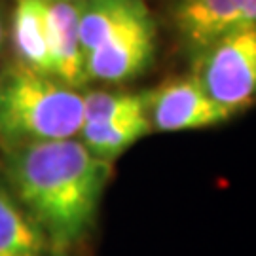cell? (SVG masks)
Instances as JSON below:
<instances>
[{
	"instance_id": "obj_1",
	"label": "cell",
	"mask_w": 256,
	"mask_h": 256,
	"mask_svg": "<svg viewBox=\"0 0 256 256\" xmlns=\"http://www.w3.org/2000/svg\"><path fill=\"white\" fill-rule=\"evenodd\" d=\"M112 162L92 154L80 138L8 148L4 180L42 230L48 247L64 252L92 232Z\"/></svg>"
},
{
	"instance_id": "obj_2",
	"label": "cell",
	"mask_w": 256,
	"mask_h": 256,
	"mask_svg": "<svg viewBox=\"0 0 256 256\" xmlns=\"http://www.w3.org/2000/svg\"><path fill=\"white\" fill-rule=\"evenodd\" d=\"M84 124V93L23 64L0 80V142L21 144L76 138Z\"/></svg>"
},
{
	"instance_id": "obj_3",
	"label": "cell",
	"mask_w": 256,
	"mask_h": 256,
	"mask_svg": "<svg viewBox=\"0 0 256 256\" xmlns=\"http://www.w3.org/2000/svg\"><path fill=\"white\" fill-rule=\"evenodd\" d=\"M192 74L232 116L256 104V25L230 30L194 54Z\"/></svg>"
},
{
	"instance_id": "obj_4",
	"label": "cell",
	"mask_w": 256,
	"mask_h": 256,
	"mask_svg": "<svg viewBox=\"0 0 256 256\" xmlns=\"http://www.w3.org/2000/svg\"><path fill=\"white\" fill-rule=\"evenodd\" d=\"M156 36V23L144 4L86 55L88 82L122 84L140 76L154 61Z\"/></svg>"
},
{
	"instance_id": "obj_5",
	"label": "cell",
	"mask_w": 256,
	"mask_h": 256,
	"mask_svg": "<svg viewBox=\"0 0 256 256\" xmlns=\"http://www.w3.org/2000/svg\"><path fill=\"white\" fill-rule=\"evenodd\" d=\"M150 128L162 133L216 128L232 118L228 110L212 101L194 74L165 80L146 92Z\"/></svg>"
},
{
	"instance_id": "obj_6",
	"label": "cell",
	"mask_w": 256,
	"mask_h": 256,
	"mask_svg": "<svg viewBox=\"0 0 256 256\" xmlns=\"http://www.w3.org/2000/svg\"><path fill=\"white\" fill-rule=\"evenodd\" d=\"M173 21L184 46L198 54L230 30L256 25V0H178Z\"/></svg>"
},
{
	"instance_id": "obj_7",
	"label": "cell",
	"mask_w": 256,
	"mask_h": 256,
	"mask_svg": "<svg viewBox=\"0 0 256 256\" xmlns=\"http://www.w3.org/2000/svg\"><path fill=\"white\" fill-rule=\"evenodd\" d=\"M78 16L80 2L74 4L64 0H46L52 76L70 88H80L88 82Z\"/></svg>"
},
{
	"instance_id": "obj_8",
	"label": "cell",
	"mask_w": 256,
	"mask_h": 256,
	"mask_svg": "<svg viewBox=\"0 0 256 256\" xmlns=\"http://www.w3.org/2000/svg\"><path fill=\"white\" fill-rule=\"evenodd\" d=\"M12 44L19 64L52 76L46 0H18L12 16Z\"/></svg>"
},
{
	"instance_id": "obj_9",
	"label": "cell",
	"mask_w": 256,
	"mask_h": 256,
	"mask_svg": "<svg viewBox=\"0 0 256 256\" xmlns=\"http://www.w3.org/2000/svg\"><path fill=\"white\" fill-rule=\"evenodd\" d=\"M48 241L19 203L6 180H0V256H42Z\"/></svg>"
},
{
	"instance_id": "obj_10",
	"label": "cell",
	"mask_w": 256,
	"mask_h": 256,
	"mask_svg": "<svg viewBox=\"0 0 256 256\" xmlns=\"http://www.w3.org/2000/svg\"><path fill=\"white\" fill-rule=\"evenodd\" d=\"M152 131L146 112H138L108 122L84 124L78 137L92 154L101 160L114 162L128 148Z\"/></svg>"
},
{
	"instance_id": "obj_11",
	"label": "cell",
	"mask_w": 256,
	"mask_h": 256,
	"mask_svg": "<svg viewBox=\"0 0 256 256\" xmlns=\"http://www.w3.org/2000/svg\"><path fill=\"white\" fill-rule=\"evenodd\" d=\"M138 112H146V92L133 93L95 90L84 93V124L108 122Z\"/></svg>"
},
{
	"instance_id": "obj_12",
	"label": "cell",
	"mask_w": 256,
	"mask_h": 256,
	"mask_svg": "<svg viewBox=\"0 0 256 256\" xmlns=\"http://www.w3.org/2000/svg\"><path fill=\"white\" fill-rule=\"evenodd\" d=\"M2 40H4V23H2V16H0V46H2Z\"/></svg>"
},
{
	"instance_id": "obj_13",
	"label": "cell",
	"mask_w": 256,
	"mask_h": 256,
	"mask_svg": "<svg viewBox=\"0 0 256 256\" xmlns=\"http://www.w3.org/2000/svg\"><path fill=\"white\" fill-rule=\"evenodd\" d=\"M64 2H74L76 4V2H82V0H64Z\"/></svg>"
}]
</instances>
